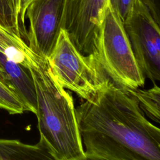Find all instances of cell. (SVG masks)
Instances as JSON below:
<instances>
[{
  "mask_svg": "<svg viewBox=\"0 0 160 160\" xmlns=\"http://www.w3.org/2000/svg\"><path fill=\"white\" fill-rule=\"evenodd\" d=\"M75 111L86 159H160L159 128L109 79Z\"/></svg>",
  "mask_w": 160,
  "mask_h": 160,
  "instance_id": "cell-1",
  "label": "cell"
},
{
  "mask_svg": "<svg viewBox=\"0 0 160 160\" xmlns=\"http://www.w3.org/2000/svg\"><path fill=\"white\" fill-rule=\"evenodd\" d=\"M36 94L38 128L54 160L86 159L72 96L52 74L47 58L37 55L31 68Z\"/></svg>",
  "mask_w": 160,
  "mask_h": 160,
  "instance_id": "cell-2",
  "label": "cell"
},
{
  "mask_svg": "<svg viewBox=\"0 0 160 160\" xmlns=\"http://www.w3.org/2000/svg\"><path fill=\"white\" fill-rule=\"evenodd\" d=\"M93 54L115 84L126 90L143 87L146 78L136 60L123 23L109 2L102 16Z\"/></svg>",
  "mask_w": 160,
  "mask_h": 160,
  "instance_id": "cell-3",
  "label": "cell"
},
{
  "mask_svg": "<svg viewBox=\"0 0 160 160\" xmlns=\"http://www.w3.org/2000/svg\"><path fill=\"white\" fill-rule=\"evenodd\" d=\"M47 59L58 83L84 100L91 97L109 79L94 54L81 52L62 28Z\"/></svg>",
  "mask_w": 160,
  "mask_h": 160,
  "instance_id": "cell-4",
  "label": "cell"
},
{
  "mask_svg": "<svg viewBox=\"0 0 160 160\" xmlns=\"http://www.w3.org/2000/svg\"><path fill=\"white\" fill-rule=\"evenodd\" d=\"M122 23L142 74L153 84L160 81V24L142 0H136Z\"/></svg>",
  "mask_w": 160,
  "mask_h": 160,
  "instance_id": "cell-5",
  "label": "cell"
},
{
  "mask_svg": "<svg viewBox=\"0 0 160 160\" xmlns=\"http://www.w3.org/2000/svg\"><path fill=\"white\" fill-rule=\"evenodd\" d=\"M108 0H65L61 28L84 54H93L94 43Z\"/></svg>",
  "mask_w": 160,
  "mask_h": 160,
  "instance_id": "cell-6",
  "label": "cell"
},
{
  "mask_svg": "<svg viewBox=\"0 0 160 160\" xmlns=\"http://www.w3.org/2000/svg\"><path fill=\"white\" fill-rule=\"evenodd\" d=\"M65 0H32L25 14L29 21L28 44L39 56L48 58L61 29Z\"/></svg>",
  "mask_w": 160,
  "mask_h": 160,
  "instance_id": "cell-7",
  "label": "cell"
},
{
  "mask_svg": "<svg viewBox=\"0 0 160 160\" xmlns=\"http://www.w3.org/2000/svg\"><path fill=\"white\" fill-rule=\"evenodd\" d=\"M0 63L9 84L25 105L27 111L36 114V94L31 69L10 59L1 52Z\"/></svg>",
  "mask_w": 160,
  "mask_h": 160,
  "instance_id": "cell-8",
  "label": "cell"
},
{
  "mask_svg": "<svg viewBox=\"0 0 160 160\" xmlns=\"http://www.w3.org/2000/svg\"><path fill=\"white\" fill-rule=\"evenodd\" d=\"M0 160H54L46 142L40 138L34 145L16 139L0 138Z\"/></svg>",
  "mask_w": 160,
  "mask_h": 160,
  "instance_id": "cell-9",
  "label": "cell"
},
{
  "mask_svg": "<svg viewBox=\"0 0 160 160\" xmlns=\"http://www.w3.org/2000/svg\"><path fill=\"white\" fill-rule=\"evenodd\" d=\"M148 89L127 90L138 102L145 116L157 123L160 122V89L156 84Z\"/></svg>",
  "mask_w": 160,
  "mask_h": 160,
  "instance_id": "cell-10",
  "label": "cell"
},
{
  "mask_svg": "<svg viewBox=\"0 0 160 160\" xmlns=\"http://www.w3.org/2000/svg\"><path fill=\"white\" fill-rule=\"evenodd\" d=\"M0 25L28 44L27 31L22 28L9 0H0Z\"/></svg>",
  "mask_w": 160,
  "mask_h": 160,
  "instance_id": "cell-11",
  "label": "cell"
},
{
  "mask_svg": "<svg viewBox=\"0 0 160 160\" xmlns=\"http://www.w3.org/2000/svg\"><path fill=\"white\" fill-rule=\"evenodd\" d=\"M0 109L10 114H19L27 111L25 105L11 86L1 79Z\"/></svg>",
  "mask_w": 160,
  "mask_h": 160,
  "instance_id": "cell-12",
  "label": "cell"
},
{
  "mask_svg": "<svg viewBox=\"0 0 160 160\" xmlns=\"http://www.w3.org/2000/svg\"><path fill=\"white\" fill-rule=\"evenodd\" d=\"M27 47V43L22 39L0 25V52L12 58Z\"/></svg>",
  "mask_w": 160,
  "mask_h": 160,
  "instance_id": "cell-13",
  "label": "cell"
},
{
  "mask_svg": "<svg viewBox=\"0 0 160 160\" xmlns=\"http://www.w3.org/2000/svg\"><path fill=\"white\" fill-rule=\"evenodd\" d=\"M136 0H108L111 8L116 11L122 22L132 9Z\"/></svg>",
  "mask_w": 160,
  "mask_h": 160,
  "instance_id": "cell-14",
  "label": "cell"
},
{
  "mask_svg": "<svg viewBox=\"0 0 160 160\" xmlns=\"http://www.w3.org/2000/svg\"><path fill=\"white\" fill-rule=\"evenodd\" d=\"M148 7L156 21L160 24V0H142Z\"/></svg>",
  "mask_w": 160,
  "mask_h": 160,
  "instance_id": "cell-15",
  "label": "cell"
},
{
  "mask_svg": "<svg viewBox=\"0 0 160 160\" xmlns=\"http://www.w3.org/2000/svg\"><path fill=\"white\" fill-rule=\"evenodd\" d=\"M32 0H20L19 3V21L22 26L26 29L25 26V14L28 5Z\"/></svg>",
  "mask_w": 160,
  "mask_h": 160,
  "instance_id": "cell-16",
  "label": "cell"
},
{
  "mask_svg": "<svg viewBox=\"0 0 160 160\" xmlns=\"http://www.w3.org/2000/svg\"><path fill=\"white\" fill-rule=\"evenodd\" d=\"M9 1L11 2V4L12 8H13V9H14V11L16 14L17 15V16H18V18L19 19V3H20V0H9ZM19 22H20V21H19ZM20 24H21V22H20ZM21 26H22V25H21ZM22 28L24 29L27 31V29L24 28L22 26Z\"/></svg>",
  "mask_w": 160,
  "mask_h": 160,
  "instance_id": "cell-17",
  "label": "cell"
},
{
  "mask_svg": "<svg viewBox=\"0 0 160 160\" xmlns=\"http://www.w3.org/2000/svg\"><path fill=\"white\" fill-rule=\"evenodd\" d=\"M0 79H2V81H5L6 82L8 83L9 84H10L9 82H8L7 75H6V74L5 73V72H4V69H3V68L2 67L1 63H0Z\"/></svg>",
  "mask_w": 160,
  "mask_h": 160,
  "instance_id": "cell-18",
  "label": "cell"
}]
</instances>
